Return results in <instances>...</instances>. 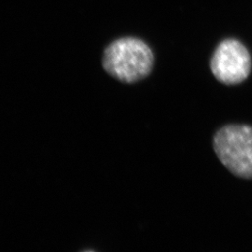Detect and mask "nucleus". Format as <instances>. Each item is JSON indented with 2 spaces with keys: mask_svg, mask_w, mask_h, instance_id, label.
<instances>
[{
  "mask_svg": "<svg viewBox=\"0 0 252 252\" xmlns=\"http://www.w3.org/2000/svg\"><path fill=\"white\" fill-rule=\"evenodd\" d=\"M154 56L143 40L126 36L118 38L106 48L103 66L119 81L134 83L143 80L153 70Z\"/></svg>",
  "mask_w": 252,
  "mask_h": 252,
  "instance_id": "obj_1",
  "label": "nucleus"
},
{
  "mask_svg": "<svg viewBox=\"0 0 252 252\" xmlns=\"http://www.w3.org/2000/svg\"><path fill=\"white\" fill-rule=\"evenodd\" d=\"M213 148L219 160L232 174L252 180V127H222L214 136Z\"/></svg>",
  "mask_w": 252,
  "mask_h": 252,
  "instance_id": "obj_2",
  "label": "nucleus"
},
{
  "mask_svg": "<svg viewBox=\"0 0 252 252\" xmlns=\"http://www.w3.org/2000/svg\"><path fill=\"white\" fill-rule=\"evenodd\" d=\"M210 69L218 81L235 85L248 79L252 70V57L243 43L227 38L221 41L210 60Z\"/></svg>",
  "mask_w": 252,
  "mask_h": 252,
  "instance_id": "obj_3",
  "label": "nucleus"
}]
</instances>
